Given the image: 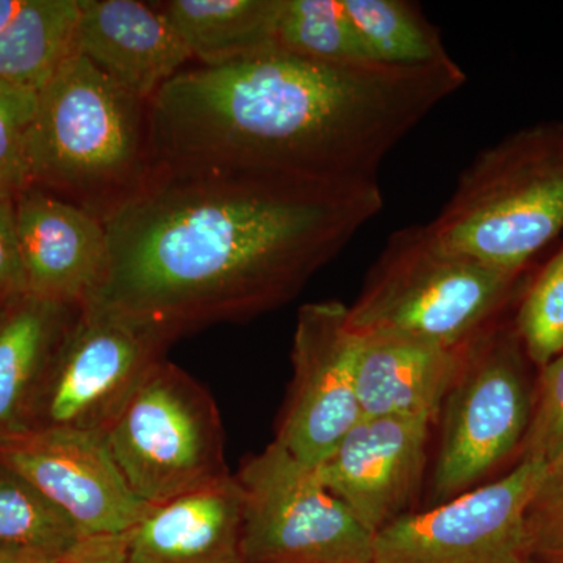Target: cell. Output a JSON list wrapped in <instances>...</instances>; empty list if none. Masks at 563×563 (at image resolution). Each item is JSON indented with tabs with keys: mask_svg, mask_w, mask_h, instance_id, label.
I'll return each instance as SVG.
<instances>
[{
	"mask_svg": "<svg viewBox=\"0 0 563 563\" xmlns=\"http://www.w3.org/2000/svg\"><path fill=\"white\" fill-rule=\"evenodd\" d=\"M236 477L242 563H373L374 533L279 443L247 457Z\"/></svg>",
	"mask_w": 563,
	"mask_h": 563,
	"instance_id": "obj_8",
	"label": "cell"
},
{
	"mask_svg": "<svg viewBox=\"0 0 563 563\" xmlns=\"http://www.w3.org/2000/svg\"><path fill=\"white\" fill-rule=\"evenodd\" d=\"M432 422L420 417H363L314 466L321 483L374 536L413 512Z\"/></svg>",
	"mask_w": 563,
	"mask_h": 563,
	"instance_id": "obj_13",
	"label": "cell"
},
{
	"mask_svg": "<svg viewBox=\"0 0 563 563\" xmlns=\"http://www.w3.org/2000/svg\"><path fill=\"white\" fill-rule=\"evenodd\" d=\"M174 342L155 325L81 306L52 365L31 431L103 437Z\"/></svg>",
	"mask_w": 563,
	"mask_h": 563,
	"instance_id": "obj_9",
	"label": "cell"
},
{
	"mask_svg": "<svg viewBox=\"0 0 563 563\" xmlns=\"http://www.w3.org/2000/svg\"><path fill=\"white\" fill-rule=\"evenodd\" d=\"M563 453V351L542 368L539 399L521 443L520 461L551 462Z\"/></svg>",
	"mask_w": 563,
	"mask_h": 563,
	"instance_id": "obj_27",
	"label": "cell"
},
{
	"mask_svg": "<svg viewBox=\"0 0 563 563\" xmlns=\"http://www.w3.org/2000/svg\"><path fill=\"white\" fill-rule=\"evenodd\" d=\"M544 466L520 461L495 483L404 515L374 536L373 563H523L526 510Z\"/></svg>",
	"mask_w": 563,
	"mask_h": 563,
	"instance_id": "obj_10",
	"label": "cell"
},
{
	"mask_svg": "<svg viewBox=\"0 0 563 563\" xmlns=\"http://www.w3.org/2000/svg\"><path fill=\"white\" fill-rule=\"evenodd\" d=\"M466 84L429 66L322 62L279 46L177 74L150 102L155 172L379 181L388 154Z\"/></svg>",
	"mask_w": 563,
	"mask_h": 563,
	"instance_id": "obj_2",
	"label": "cell"
},
{
	"mask_svg": "<svg viewBox=\"0 0 563 563\" xmlns=\"http://www.w3.org/2000/svg\"><path fill=\"white\" fill-rule=\"evenodd\" d=\"M523 563H543V562L537 561V559H533V558H528V559H526V561Z\"/></svg>",
	"mask_w": 563,
	"mask_h": 563,
	"instance_id": "obj_32",
	"label": "cell"
},
{
	"mask_svg": "<svg viewBox=\"0 0 563 563\" xmlns=\"http://www.w3.org/2000/svg\"><path fill=\"white\" fill-rule=\"evenodd\" d=\"M369 58L390 66H429L451 60L442 32L409 0H343Z\"/></svg>",
	"mask_w": 563,
	"mask_h": 563,
	"instance_id": "obj_21",
	"label": "cell"
},
{
	"mask_svg": "<svg viewBox=\"0 0 563 563\" xmlns=\"http://www.w3.org/2000/svg\"><path fill=\"white\" fill-rule=\"evenodd\" d=\"M284 0H169L161 3L199 66H220L276 44Z\"/></svg>",
	"mask_w": 563,
	"mask_h": 563,
	"instance_id": "obj_19",
	"label": "cell"
},
{
	"mask_svg": "<svg viewBox=\"0 0 563 563\" xmlns=\"http://www.w3.org/2000/svg\"><path fill=\"white\" fill-rule=\"evenodd\" d=\"M384 207L379 181L155 172L106 224L109 263L84 306L174 340L292 301Z\"/></svg>",
	"mask_w": 563,
	"mask_h": 563,
	"instance_id": "obj_1",
	"label": "cell"
},
{
	"mask_svg": "<svg viewBox=\"0 0 563 563\" xmlns=\"http://www.w3.org/2000/svg\"><path fill=\"white\" fill-rule=\"evenodd\" d=\"M339 301L303 303L292 335V377L276 439L292 457L320 465L363 418L355 383L357 335Z\"/></svg>",
	"mask_w": 563,
	"mask_h": 563,
	"instance_id": "obj_11",
	"label": "cell"
},
{
	"mask_svg": "<svg viewBox=\"0 0 563 563\" xmlns=\"http://www.w3.org/2000/svg\"><path fill=\"white\" fill-rule=\"evenodd\" d=\"M57 563H131L129 532L87 537Z\"/></svg>",
	"mask_w": 563,
	"mask_h": 563,
	"instance_id": "obj_29",
	"label": "cell"
},
{
	"mask_svg": "<svg viewBox=\"0 0 563 563\" xmlns=\"http://www.w3.org/2000/svg\"><path fill=\"white\" fill-rule=\"evenodd\" d=\"M515 332L529 361L540 368L563 351V247L526 292Z\"/></svg>",
	"mask_w": 563,
	"mask_h": 563,
	"instance_id": "obj_24",
	"label": "cell"
},
{
	"mask_svg": "<svg viewBox=\"0 0 563 563\" xmlns=\"http://www.w3.org/2000/svg\"><path fill=\"white\" fill-rule=\"evenodd\" d=\"M21 2L22 0H0V29L16 13Z\"/></svg>",
	"mask_w": 563,
	"mask_h": 563,
	"instance_id": "obj_31",
	"label": "cell"
},
{
	"mask_svg": "<svg viewBox=\"0 0 563 563\" xmlns=\"http://www.w3.org/2000/svg\"><path fill=\"white\" fill-rule=\"evenodd\" d=\"M0 563H57L44 555L32 553V551L20 550V548L5 547L0 544Z\"/></svg>",
	"mask_w": 563,
	"mask_h": 563,
	"instance_id": "obj_30",
	"label": "cell"
},
{
	"mask_svg": "<svg viewBox=\"0 0 563 563\" xmlns=\"http://www.w3.org/2000/svg\"><path fill=\"white\" fill-rule=\"evenodd\" d=\"M29 295L16 231L14 198H0V309Z\"/></svg>",
	"mask_w": 563,
	"mask_h": 563,
	"instance_id": "obj_28",
	"label": "cell"
},
{
	"mask_svg": "<svg viewBox=\"0 0 563 563\" xmlns=\"http://www.w3.org/2000/svg\"><path fill=\"white\" fill-rule=\"evenodd\" d=\"M76 51L147 102L192 60L161 7L139 0H80Z\"/></svg>",
	"mask_w": 563,
	"mask_h": 563,
	"instance_id": "obj_15",
	"label": "cell"
},
{
	"mask_svg": "<svg viewBox=\"0 0 563 563\" xmlns=\"http://www.w3.org/2000/svg\"><path fill=\"white\" fill-rule=\"evenodd\" d=\"M244 493L236 474L150 506L129 532L131 563H242Z\"/></svg>",
	"mask_w": 563,
	"mask_h": 563,
	"instance_id": "obj_17",
	"label": "cell"
},
{
	"mask_svg": "<svg viewBox=\"0 0 563 563\" xmlns=\"http://www.w3.org/2000/svg\"><path fill=\"white\" fill-rule=\"evenodd\" d=\"M429 224L448 246L523 273L563 231V122L533 124L481 151Z\"/></svg>",
	"mask_w": 563,
	"mask_h": 563,
	"instance_id": "obj_4",
	"label": "cell"
},
{
	"mask_svg": "<svg viewBox=\"0 0 563 563\" xmlns=\"http://www.w3.org/2000/svg\"><path fill=\"white\" fill-rule=\"evenodd\" d=\"M155 173L150 102L74 52L38 92L32 187L106 221Z\"/></svg>",
	"mask_w": 563,
	"mask_h": 563,
	"instance_id": "obj_3",
	"label": "cell"
},
{
	"mask_svg": "<svg viewBox=\"0 0 563 563\" xmlns=\"http://www.w3.org/2000/svg\"><path fill=\"white\" fill-rule=\"evenodd\" d=\"M80 0H22L0 29V81L40 92L76 52Z\"/></svg>",
	"mask_w": 563,
	"mask_h": 563,
	"instance_id": "obj_20",
	"label": "cell"
},
{
	"mask_svg": "<svg viewBox=\"0 0 563 563\" xmlns=\"http://www.w3.org/2000/svg\"><path fill=\"white\" fill-rule=\"evenodd\" d=\"M102 439L133 495L147 506L231 474L213 396L166 358L144 377Z\"/></svg>",
	"mask_w": 563,
	"mask_h": 563,
	"instance_id": "obj_6",
	"label": "cell"
},
{
	"mask_svg": "<svg viewBox=\"0 0 563 563\" xmlns=\"http://www.w3.org/2000/svg\"><path fill=\"white\" fill-rule=\"evenodd\" d=\"M520 339L498 321L466 347L465 365L442 407L431 506L472 490L521 446L532 407Z\"/></svg>",
	"mask_w": 563,
	"mask_h": 563,
	"instance_id": "obj_7",
	"label": "cell"
},
{
	"mask_svg": "<svg viewBox=\"0 0 563 563\" xmlns=\"http://www.w3.org/2000/svg\"><path fill=\"white\" fill-rule=\"evenodd\" d=\"M84 539L87 537L60 507L0 463V544L58 562Z\"/></svg>",
	"mask_w": 563,
	"mask_h": 563,
	"instance_id": "obj_22",
	"label": "cell"
},
{
	"mask_svg": "<svg viewBox=\"0 0 563 563\" xmlns=\"http://www.w3.org/2000/svg\"><path fill=\"white\" fill-rule=\"evenodd\" d=\"M518 277L448 246L429 222L407 225L388 236L347 324L462 347L498 321Z\"/></svg>",
	"mask_w": 563,
	"mask_h": 563,
	"instance_id": "obj_5",
	"label": "cell"
},
{
	"mask_svg": "<svg viewBox=\"0 0 563 563\" xmlns=\"http://www.w3.org/2000/svg\"><path fill=\"white\" fill-rule=\"evenodd\" d=\"M276 46L314 60L373 62L343 0H284Z\"/></svg>",
	"mask_w": 563,
	"mask_h": 563,
	"instance_id": "obj_23",
	"label": "cell"
},
{
	"mask_svg": "<svg viewBox=\"0 0 563 563\" xmlns=\"http://www.w3.org/2000/svg\"><path fill=\"white\" fill-rule=\"evenodd\" d=\"M80 309L32 295L0 309V442L31 431L52 365Z\"/></svg>",
	"mask_w": 563,
	"mask_h": 563,
	"instance_id": "obj_18",
	"label": "cell"
},
{
	"mask_svg": "<svg viewBox=\"0 0 563 563\" xmlns=\"http://www.w3.org/2000/svg\"><path fill=\"white\" fill-rule=\"evenodd\" d=\"M29 295L84 306L109 263V236L98 217L38 187L14 198Z\"/></svg>",
	"mask_w": 563,
	"mask_h": 563,
	"instance_id": "obj_14",
	"label": "cell"
},
{
	"mask_svg": "<svg viewBox=\"0 0 563 563\" xmlns=\"http://www.w3.org/2000/svg\"><path fill=\"white\" fill-rule=\"evenodd\" d=\"M529 555L563 563V453L548 462L526 510Z\"/></svg>",
	"mask_w": 563,
	"mask_h": 563,
	"instance_id": "obj_26",
	"label": "cell"
},
{
	"mask_svg": "<svg viewBox=\"0 0 563 563\" xmlns=\"http://www.w3.org/2000/svg\"><path fill=\"white\" fill-rule=\"evenodd\" d=\"M0 463L60 507L85 537L131 532L150 509L129 488L102 437L25 432L0 442Z\"/></svg>",
	"mask_w": 563,
	"mask_h": 563,
	"instance_id": "obj_12",
	"label": "cell"
},
{
	"mask_svg": "<svg viewBox=\"0 0 563 563\" xmlns=\"http://www.w3.org/2000/svg\"><path fill=\"white\" fill-rule=\"evenodd\" d=\"M355 335V383L363 417L435 421L461 376L468 344L450 347L391 333Z\"/></svg>",
	"mask_w": 563,
	"mask_h": 563,
	"instance_id": "obj_16",
	"label": "cell"
},
{
	"mask_svg": "<svg viewBox=\"0 0 563 563\" xmlns=\"http://www.w3.org/2000/svg\"><path fill=\"white\" fill-rule=\"evenodd\" d=\"M38 92L0 81V198L32 187L31 139Z\"/></svg>",
	"mask_w": 563,
	"mask_h": 563,
	"instance_id": "obj_25",
	"label": "cell"
}]
</instances>
